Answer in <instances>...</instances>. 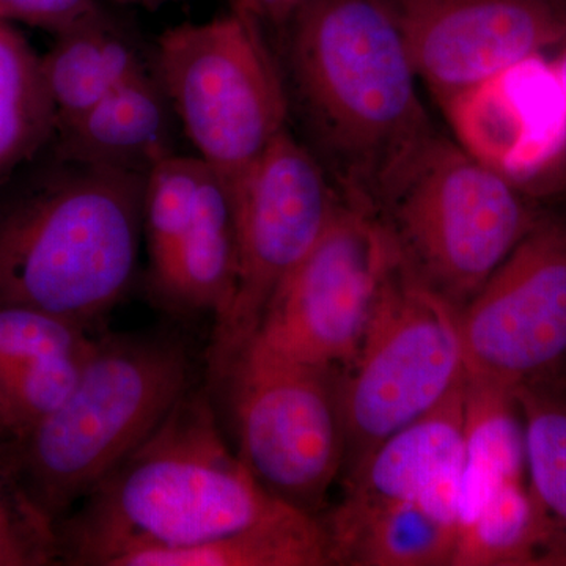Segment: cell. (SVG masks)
Here are the masks:
<instances>
[{
    "label": "cell",
    "instance_id": "1",
    "mask_svg": "<svg viewBox=\"0 0 566 566\" xmlns=\"http://www.w3.org/2000/svg\"><path fill=\"white\" fill-rule=\"evenodd\" d=\"M290 122L342 199L379 214L438 136L387 0H307L270 40Z\"/></svg>",
    "mask_w": 566,
    "mask_h": 566
},
{
    "label": "cell",
    "instance_id": "2",
    "mask_svg": "<svg viewBox=\"0 0 566 566\" xmlns=\"http://www.w3.org/2000/svg\"><path fill=\"white\" fill-rule=\"evenodd\" d=\"M80 504L57 523L61 564L129 566L144 554L199 545L293 509L230 449L203 389L182 395Z\"/></svg>",
    "mask_w": 566,
    "mask_h": 566
},
{
    "label": "cell",
    "instance_id": "3",
    "mask_svg": "<svg viewBox=\"0 0 566 566\" xmlns=\"http://www.w3.org/2000/svg\"><path fill=\"white\" fill-rule=\"evenodd\" d=\"M145 186L50 145L0 192V304L88 327L112 311L139 263Z\"/></svg>",
    "mask_w": 566,
    "mask_h": 566
},
{
    "label": "cell",
    "instance_id": "4",
    "mask_svg": "<svg viewBox=\"0 0 566 566\" xmlns=\"http://www.w3.org/2000/svg\"><path fill=\"white\" fill-rule=\"evenodd\" d=\"M191 389V359L166 335H104L50 416L0 447L55 524L137 449Z\"/></svg>",
    "mask_w": 566,
    "mask_h": 566
},
{
    "label": "cell",
    "instance_id": "5",
    "mask_svg": "<svg viewBox=\"0 0 566 566\" xmlns=\"http://www.w3.org/2000/svg\"><path fill=\"white\" fill-rule=\"evenodd\" d=\"M542 212L512 181L438 133L378 216L409 271L463 308Z\"/></svg>",
    "mask_w": 566,
    "mask_h": 566
},
{
    "label": "cell",
    "instance_id": "6",
    "mask_svg": "<svg viewBox=\"0 0 566 566\" xmlns=\"http://www.w3.org/2000/svg\"><path fill=\"white\" fill-rule=\"evenodd\" d=\"M155 70L182 133L229 189L292 125L273 46L237 11L164 32Z\"/></svg>",
    "mask_w": 566,
    "mask_h": 566
},
{
    "label": "cell",
    "instance_id": "7",
    "mask_svg": "<svg viewBox=\"0 0 566 566\" xmlns=\"http://www.w3.org/2000/svg\"><path fill=\"white\" fill-rule=\"evenodd\" d=\"M460 311L400 256L359 352L340 371L346 474L463 386Z\"/></svg>",
    "mask_w": 566,
    "mask_h": 566
},
{
    "label": "cell",
    "instance_id": "8",
    "mask_svg": "<svg viewBox=\"0 0 566 566\" xmlns=\"http://www.w3.org/2000/svg\"><path fill=\"white\" fill-rule=\"evenodd\" d=\"M237 222L238 281L212 327L211 385H221L251 344L279 283L314 249L344 199L323 164L292 129L230 188Z\"/></svg>",
    "mask_w": 566,
    "mask_h": 566
},
{
    "label": "cell",
    "instance_id": "9",
    "mask_svg": "<svg viewBox=\"0 0 566 566\" xmlns=\"http://www.w3.org/2000/svg\"><path fill=\"white\" fill-rule=\"evenodd\" d=\"M222 382L237 453L253 479L283 504L319 516L345 465L340 370L248 346Z\"/></svg>",
    "mask_w": 566,
    "mask_h": 566
},
{
    "label": "cell",
    "instance_id": "10",
    "mask_svg": "<svg viewBox=\"0 0 566 566\" xmlns=\"http://www.w3.org/2000/svg\"><path fill=\"white\" fill-rule=\"evenodd\" d=\"M398 260L382 219L344 200L318 243L279 283L248 346L344 370L363 345Z\"/></svg>",
    "mask_w": 566,
    "mask_h": 566
},
{
    "label": "cell",
    "instance_id": "11",
    "mask_svg": "<svg viewBox=\"0 0 566 566\" xmlns=\"http://www.w3.org/2000/svg\"><path fill=\"white\" fill-rule=\"evenodd\" d=\"M465 378L515 390L566 363V212L531 232L460 311Z\"/></svg>",
    "mask_w": 566,
    "mask_h": 566
},
{
    "label": "cell",
    "instance_id": "12",
    "mask_svg": "<svg viewBox=\"0 0 566 566\" xmlns=\"http://www.w3.org/2000/svg\"><path fill=\"white\" fill-rule=\"evenodd\" d=\"M417 76L442 103L566 41L554 0H387Z\"/></svg>",
    "mask_w": 566,
    "mask_h": 566
},
{
    "label": "cell",
    "instance_id": "13",
    "mask_svg": "<svg viewBox=\"0 0 566 566\" xmlns=\"http://www.w3.org/2000/svg\"><path fill=\"white\" fill-rule=\"evenodd\" d=\"M452 139L532 200L566 170V96L553 63L532 55L439 103Z\"/></svg>",
    "mask_w": 566,
    "mask_h": 566
},
{
    "label": "cell",
    "instance_id": "14",
    "mask_svg": "<svg viewBox=\"0 0 566 566\" xmlns=\"http://www.w3.org/2000/svg\"><path fill=\"white\" fill-rule=\"evenodd\" d=\"M464 385L433 411L379 442L346 474V495L337 509L354 512L417 501L460 524Z\"/></svg>",
    "mask_w": 566,
    "mask_h": 566
},
{
    "label": "cell",
    "instance_id": "15",
    "mask_svg": "<svg viewBox=\"0 0 566 566\" xmlns=\"http://www.w3.org/2000/svg\"><path fill=\"white\" fill-rule=\"evenodd\" d=\"M178 126L172 103L153 69L59 125L51 148L65 158L148 177L158 164L177 155Z\"/></svg>",
    "mask_w": 566,
    "mask_h": 566
},
{
    "label": "cell",
    "instance_id": "16",
    "mask_svg": "<svg viewBox=\"0 0 566 566\" xmlns=\"http://www.w3.org/2000/svg\"><path fill=\"white\" fill-rule=\"evenodd\" d=\"M238 281V237L232 193L214 170L208 174L197 210L166 266L150 277L164 304L216 319L232 304Z\"/></svg>",
    "mask_w": 566,
    "mask_h": 566
},
{
    "label": "cell",
    "instance_id": "17",
    "mask_svg": "<svg viewBox=\"0 0 566 566\" xmlns=\"http://www.w3.org/2000/svg\"><path fill=\"white\" fill-rule=\"evenodd\" d=\"M41 69L57 126L74 120L107 93L137 74L155 69V51L137 33L99 7L69 31L55 35Z\"/></svg>",
    "mask_w": 566,
    "mask_h": 566
},
{
    "label": "cell",
    "instance_id": "18",
    "mask_svg": "<svg viewBox=\"0 0 566 566\" xmlns=\"http://www.w3.org/2000/svg\"><path fill=\"white\" fill-rule=\"evenodd\" d=\"M323 526L329 539L331 565H453L460 535V527L417 501L354 512L335 509Z\"/></svg>",
    "mask_w": 566,
    "mask_h": 566
},
{
    "label": "cell",
    "instance_id": "19",
    "mask_svg": "<svg viewBox=\"0 0 566 566\" xmlns=\"http://www.w3.org/2000/svg\"><path fill=\"white\" fill-rule=\"evenodd\" d=\"M453 565H566V531L512 480L461 524Z\"/></svg>",
    "mask_w": 566,
    "mask_h": 566
},
{
    "label": "cell",
    "instance_id": "20",
    "mask_svg": "<svg viewBox=\"0 0 566 566\" xmlns=\"http://www.w3.org/2000/svg\"><path fill=\"white\" fill-rule=\"evenodd\" d=\"M526 434L516 392L465 378L460 526L512 480H524Z\"/></svg>",
    "mask_w": 566,
    "mask_h": 566
},
{
    "label": "cell",
    "instance_id": "21",
    "mask_svg": "<svg viewBox=\"0 0 566 566\" xmlns=\"http://www.w3.org/2000/svg\"><path fill=\"white\" fill-rule=\"evenodd\" d=\"M55 129L41 55L13 24L0 21V192L50 147Z\"/></svg>",
    "mask_w": 566,
    "mask_h": 566
},
{
    "label": "cell",
    "instance_id": "22",
    "mask_svg": "<svg viewBox=\"0 0 566 566\" xmlns=\"http://www.w3.org/2000/svg\"><path fill=\"white\" fill-rule=\"evenodd\" d=\"M331 565L329 539L319 516L290 509L255 526L199 545L144 554L129 566Z\"/></svg>",
    "mask_w": 566,
    "mask_h": 566
},
{
    "label": "cell",
    "instance_id": "23",
    "mask_svg": "<svg viewBox=\"0 0 566 566\" xmlns=\"http://www.w3.org/2000/svg\"><path fill=\"white\" fill-rule=\"evenodd\" d=\"M531 490L566 531V395L549 381L516 389Z\"/></svg>",
    "mask_w": 566,
    "mask_h": 566
},
{
    "label": "cell",
    "instance_id": "24",
    "mask_svg": "<svg viewBox=\"0 0 566 566\" xmlns=\"http://www.w3.org/2000/svg\"><path fill=\"white\" fill-rule=\"evenodd\" d=\"M88 326L65 316L0 304V376L24 365L91 348Z\"/></svg>",
    "mask_w": 566,
    "mask_h": 566
},
{
    "label": "cell",
    "instance_id": "25",
    "mask_svg": "<svg viewBox=\"0 0 566 566\" xmlns=\"http://www.w3.org/2000/svg\"><path fill=\"white\" fill-rule=\"evenodd\" d=\"M61 564L57 524L44 515L0 455V566Z\"/></svg>",
    "mask_w": 566,
    "mask_h": 566
},
{
    "label": "cell",
    "instance_id": "26",
    "mask_svg": "<svg viewBox=\"0 0 566 566\" xmlns=\"http://www.w3.org/2000/svg\"><path fill=\"white\" fill-rule=\"evenodd\" d=\"M96 340L91 348L82 352L50 357L0 376V390L13 409L20 424V434L50 416L66 400L80 381Z\"/></svg>",
    "mask_w": 566,
    "mask_h": 566
},
{
    "label": "cell",
    "instance_id": "27",
    "mask_svg": "<svg viewBox=\"0 0 566 566\" xmlns=\"http://www.w3.org/2000/svg\"><path fill=\"white\" fill-rule=\"evenodd\" d=\"M99 7L96 0H0V21L20 22L55 36L91 17Z\"/></svg>",
    "mask_w": 566,
    "mask_h": 566
},
{
    "label": "cell",
    "instance_id": "28",
    "mask_svg": "<svg viewBox=\"0 0 566 566\" xmlns=\"http://www.w3.org/2000/svg\"><path fill=\"white\" fill-rule=\"evenodd\" d=\"M307 0H233V11L262 29L268 40L273 39L292 21Z\"/></svg>",
    "mask_w": 566,
    "mask_h": 566
},
{
    "label": "cell",
    "instance_id": "29",
    "mask_svg": "<svg viewBox=\"0 0 566 566\" xmlns=\"http://www.w3.org/2000/svg\"><path fill=\"white\" fill-rule=\"evenodd\" d=\"M18 436H20V424L6 395L0 390V447L9 444Z\"/></svg>",
    "mask_w": 566,
    "mask_h": 566
},
{
    "label": "cell",
    "instance_id": "30",
    "mask_svg": "<svg viewBox=\"0 0 566 566\" xmlns=\"http://www.w3.org/2000/svg\"><path fill=\"white\" fill-rule=\"evenodd\" d=\"M556 51L557 55L551 63H553V69L556 71L557 80L560 82L562 91H564L566 96V41Z\"/></svg>",
    "mask_w": 566,
    "mask_h": 566
},
{
    "label": "cell",
    "instance_id": "31",
    "mask_svg": "<svg viewBox=\"0 0 566 566\" xmlns=\"http://www.w3.org/2000/svg\"><path fill=\"white\" fill-rule=\"evenodd\" d=\"M178 0H140V7L145 10H158L167 3H175Z\"/></svg>",
    "mask_w": 566,
    "mask_h": 566
},
{
    "label": "cell",
    "instance_id": "32",
    "mask_svg": "<svg viewBox=\"0 0 566 566\" xmlns=\"http://www.w3.org/2000/svg\"><path fill=\"white\" fill-rule=\"evenodd\" d=\"M554 2H556L557 6H560L562 9L566 10V0H554Z\"/></svg>",
    "mask_w": 566,
    "mask_h": 566
}]
</instances>
